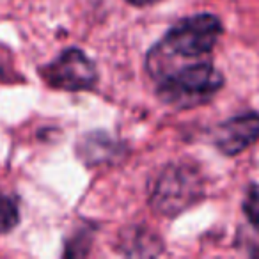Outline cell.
Segmentation results:
<instances>
[{
    "label": "cell",
    "instance_id": "1",
    "mask_svg": "<svg viewBox=\"0 0 259 259\" xmlns=\"http://www.w3.org/2000/svg\"><path fill=\"white\" fill-rule=\"evenodd\" d=\"M222 85L224 78L219 69L208 62H197L163 76L158 93L165 103L176 107H195L211 100Z\"/></svg>",
    "mask_w": 259,
    "mask_h": 259
},
{
    "label": "cell",
    "instance_id": "2",
    "mask_svg": "<svg viewBox=\"0 0 259 259\" xmlns=\"http://www.w3.org/2000/svg\"><path fill=\"white\" fill-rule=\"evenodd\" d=\"M222 36V23L215 15H195L181 20L167 32L163 47L180 57H201L213 50Z\"/></svg>",
    "mask_w": 259,
    "mask_h": 259
},
{
    "label": "cell",
    "instance_id": "3",
    "mask_svg": "<svg viewBox=\"0 0 259 259\" xmlns=\"http://www.w3.org/2000/svg\"><path fill=\"white\" fill-rule=\"evenodd\" d=\"M43 73L52 87L64 91L91 89L98 80L94 62L76 48H69L61 54L50 66L45 68Z\"/></svg>",
    "mask_w": 259,
    "mask_h": 259
},
{
    "label": "cell",
    "instance_id": "4",
    "mask_svg": "<svg viewBox=\"0 0 259 259\" xmlns=\"http://www.w3.org/2000/svg\"><path fill=\"white\" fill-rule=\"evenodd\" d=\"M259 139V114H243L219 126L217 148L224 155L234 156L250 148Z\"/></svg>",
    "mask_w": 259,
    "mask_h": 259
},
{
    "label": "cell",
    "instance_id": "5",
    "mask_svg": "<svg viewBox=\"0 0 259 259\" xmlns=\"http://www.w3.org/2000/svg\"><path fill=\"white\" fill-rule=\"evenodd\" d=\"M195 190L197 187L194 185V174L176 169L170 174H163V178L160 180L155 204L160 208V211L178 213L194 201Z\"/></svg>",
    "mask_w": 259,
    "mask_h": 259
},
{
    "label": "cell",
    "instance_id": "6",
    "mask_svg": "<svg viewBox=\"0 0 259 259\" xmlns=\"http://www.w3.org/2000/svg\"><path fill=\"white\" fill-rule=\"evenodd\" d=\"M18 222V209L13 199L0 195V231H8Z\"/></svg>",
    "mask_w": 259,
    "mask_h": 259
},
{
    "label": "cell",
    "instance_id": "7",
    "mask_svg": "<svg viewBox=\"0 0 259 259\" xmlns=\"http://www.w3.org/2000/svg\"><path fill=\"white\" fill-rule=\"evenodd\" d=\"M243 209L247 213L250 224L259 231V185H252L247 192V197L243 202Z\"/></svg>",
    "mask_w": 259,
    "mask_h": 259
},
{
    "label": "cell",
    "instance_id": "8",
    "mask_svg": "<svg viewBox=\"0 0 259 259\" xmlns=\"http://www.w3.org/2000/svg\"><path fill=\"white\" fill-rule=\"evenodd\" d=\"M130 4L134 6H151V4H156V2H160V0H128Z\"/></svg>",
    "mask_w": 259,
    "mask_h": 259
}]
</instances>
